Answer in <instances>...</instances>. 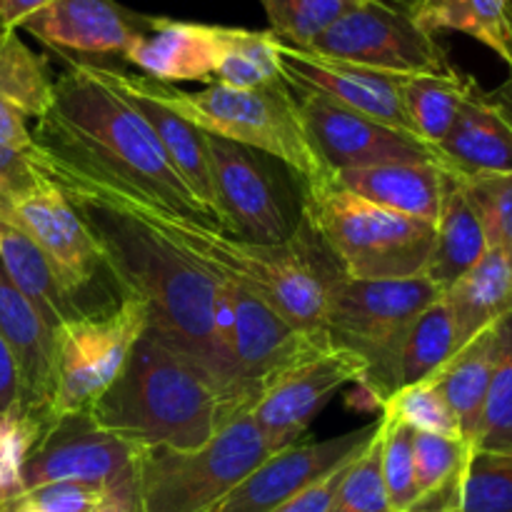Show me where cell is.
Masks as SVG:
<instances>
[{
	"label": "cell",
	"mask_w": 512,
	"mask_h": 512,
	"mask_svg": "<svg viewBox=\"0 0 512 512\" xmlns=\"http://www.w3.org/2000/svg\"><path fill=\"white\" fill-rule=\"evenodd\" d=\"M30 133L28 155L40 173L78 180L138 208L218 228L105 65L70 60L55 75L48 113L35 120Z\"/></svg>",
	"instance_id": "obj_1"
},
{
	"label": "cell",
	"mask_w": 512,
	"mask_h": 512,
	"mask_svg": "<svg viewBox=\"0 0 512 512\" xmlns=\"http://www.w3.org/2000/svg\"><path fill=\"white\" fill-rule=\"evenodd\" d=\"M55 185L70 195L93 230L125 293L148 305V328L175 353L205 370L223 393L228 423L238 418L233 373L213 333V300L218 290L213 275L105 195L75 183Z\"/></svg>",
	"instance_id": "obj_2"
},
{
	"label": "cell",
	"mask_w": 512,
	"mask_h": 512,
	"mask_svg": "<svg viewBox=\"0 0 512 512\" xmlns=\"http://www.w3.org/2000/svg\"><path fill=\"white\" fill-rule=\"evenodd\" d=\"M45 175V173H43ZM45 178L55 183H75L95 190L128 210L133 218L148 225L150 230L163 235L168 243L183 250L190 260L208 270L210 275L230 280L245 293L255 295L270 308L278 310L285 320L303 330H325V310H328V283L340 273L328 250L318 243L305 225L290 243L263 245L233 238L218 228L203 223L175 218L158 210L138 208L118 195L103 193L93 185L78 183L68 178Z\"/></svg>",
	"instance_id": "obj_3"
},
{
	"label": "cell",
	"mask_w": 512,
	"mask_h": 512,
	"mask_svg": "<svg viewBox=\"0 0 512 512\" xmlns=\"http://www.w3.org/2000/svg\"><path fill=\"white\" fill-rule=\"evenodd\" d=\"M88 413L100 428L140 448L198 450L228 423L225 398L210 375L150 328Z\"/></svg>",
	"instance_id": "obj_4"
},
{
	"label": "cell",
	"mask_w": 512,
	"mask_h": 512,
	"mask_svg": "<svg viewBox=\"0 0 512 512\" xmlns=\"http://www.w3.org/2000/svg\"><path fill=\"white\" fill-rule=\"evenodd\" d=\"M305 225L345 278L405 280L425 275L435 225L380 208L333 183H303Z\"/></svg>",
	"instance_id": "obj_5"
},
{
	"label": "cell",
	"mask_w": 512,
	"mask_h": 512,
	"mask_svg": "<svg viewBox=\"0 0 512 512\" xmlns=\"http://www.w3.org/2000/svg\"><path fill=\"white\" fill-rule=\"evenodd\" d=\"M145 85L160 103L168 105L180 118L190 120L215 138L233 140V143L273 155L290 170H295L303 183L330 178L305 133L298 98L283 78L258 85V88L208 83L203 90H193V93L158 83L148 75H145Z\"/></svg>",
	"instance_id": "obj_6"
},
{
	"label": "cell",
	"mask_w": 512,
	"mask_h": 512,
	"mask_svg": "<svg viewBox=\"0 0 512 512\" xmlns=\"http://www.w3.org/2000/svg\"><path fill=\"white\" fill-rule=\"evenodd\" d=\"M443 298V290L425 275L405 280H355L335 275L328 283L325 333L333 348L360 355L368 365L355 385L368 390L383 408L398 390L400 345L413 320Z\"/></svg>",
	"instance_id": "obj_7"
},
{
	"label": "cell",
	"mask_w": 512,
	"mask_h": 512,
	"mask_svg": "<svg viewBox=\"0 0 512 512\" xmlns=\"http://www.w3.org/2000/svg\"><path fill=\"white\" fill-rule=\"evenodd\" d=\"M273 450L250 413H240L198 450L140 448V512H210Z\"/></svg>",
	"instance_id": "obj_8"
},
{
	"label": "cell",
	"mask_w": 512,
	"mask_h": 512,
	"mask_svg": "<svg viewBox=\"0 0 512 512\" xmlns=\"http://www.w3.org/2000/svg\"><path fill=\"white\" fill-rule=\"evenodd\" d=\"M0 218L28 235L90 315L130 298L70 195L35 168V180L0 203Z\"/></svg>",
	"instance_id": "obj_9"
},
{
	"label": "cell",
	"mask_w": 512,
	"mask_h": 512,
	"mask_svg": "<svg viewBox=\"0 0 512 512\" xmlns=\"http://www.w3.org/2000/svg\"><path fill=\"white\" fill-rule=\"evenodd\" d=\"M220 230L248 243L285 245L305 220L303 180L278 158L208 135Z\"/></svg>",
	"instance_id": "obj_10"
},
{
	"label": "cell",
	"mask_w": 512,
	"mask_h": 512,
	"mask_svg": "<svg viewBox=\"0 0 512 512\" xmlns=\"http://www.w3.org/2000/svg\"><path fill=\"white\" fill-rule=\"evenodd\" d=\"M148 328V305L125 298L118 308L65 323L55 333L53 418L85 413L120 375Z\"/></svg>",
	"instance_id": "obj_11"
},
{
	"label": "cell",
	"mask_w": 512,
	"mask_h": 512,
	"mask_svg": "<svg viewBox=\"0 0 512 512\" xmlns=\"http://www.w3.org/2000/svg\"><path fill=\"white\" fill-rule=\"evenodd\" d=\"M308 50L388 75L450 70L448 53L413 15L380 0H365L325 30Z\"/></svg>",
	"instance_id": "obj_12"
},
{
	"label": "cell",
	"mask_w": 512,
	"mask_h": 512,
	"mask_svg": "<svg viewBox=\"0 0 512 512\" xmlns=\"http://www.w3.org/2000/svg\"><path fill=\"white\" fill-rule=\"evenodd\" d=\"M365 370V360L345 348L310 355L265 380L250 400L248 413L275 453L300 443L330 398L345 385L358 383Z\"/></svg>",
	"instance_id": "obj_13"
},
{
	"label": "cell",
	"mask_w": 512,
	"mask_h": 512,
	"mask_svg": "<svg viewBox=\"0 0 512 512\" xmlns=\"http://www.w3.org/2000/svg\"><path fill=\"white\" fill-rule=\"evenodd\" d=\"M298 98L305 133L330 175L348 168H368L385 163H438L433 148L415 135L345 108L328 95L313 90H293ZM443 168V165H440Z\"/></svg>",
	"instance_id": "obj_14"
},
{
	"label": "cell",
	"mask_w": 512,
	"mask_h": 512,
	"mask_svg": "<svg viewBox=\"0 0 512 512\" xmlns=\"http://www.w3.org/2000/svg\"><path fill=\"white\" fill-rule=\"evenodd\" d=\"M140 445L100 428L90 413L63 415L30 448L23 463V493L48 483L118 485L135 473Z\"/></svg>",
	"instance_id": "obj_15"
},
{
	"label": "cell",
	"mask_w": 512,
	"mask_h": 512,
	"mask_svg": "<svg viewBox=\"0 0 512 512\" xmlns=\"http://www.w3.org/2000/svg\"><path fill=\"white\" fill-rule=\"evenodd\" d=\"M220 280L228 288L235 313V415H240L248 413L250 400L265 380L333 345L325 330L298 328L260 298L230 280Z\"/></svg>",
	"instance_id": "obj_16"
},
{
	"label": "cell",
	"mask_w": 512,
	"mask_h": 512,
	"mask_svg": "<svg viewBox=\"0 0 512 512\" xmlns=\"http://www.w3.org/2000/svg\"><path fill=\"white\" fill-rule=\"evenodd\" d=\"M378 425L380 420L338 438L308 440V443L300 440L288 448L275 450L210 512H275L283 508L310 485L358 458L378 433Z\"/></svg>",
	"instance_id": "obj_17"
},
{
	"label": "cell",
	"mask_w": 512,
	"mask_h": 512,
	"mask_svg": "<svg viewBox=\"0 0 512 512\" xmlns=\"http://www.w3.org/2000/svg\"><path fill=\"white\" fill-rule=\"evenodd\" d=\"M278 68L293 90H313V93L328 95L345 108H353L368 118L415 135L405 115L403 90H400L403 75L378 73V70L328 58L313 50L293 48L280 40Z\"/></svg>",
	"instance_id": "obj_18"
},
{
	"label": "cell",
	"mask_w": 512,
	"mask_h": 512,
	"mask_svg": "<svg viewBox=\"0 0 512 512\" xmlns=\"http://www.w3.org/2000/svg\"><path fill=\"white\" fill-rule=\"evenodd\" d=\"M145 23L148 15L128 10L115 0H53L18 30H28L60 55L125 58Z\"/></svg>",
	"instance_id": "obj_19"
},
{
	"label": "cell",
	"mask_w": 512,
	"mask_h": 512,
	"mask_svg": "<svg viewBox=\"0 0 512 512\" xmlns=\"http://www.w3.org/2000/svg\"><path fill=\"white\" fill-rule=\"evenodd\" d=\"M0 335L13 353L20 373V405L30 420L48 430L55 393V333L40 320L33 305L10 283L0 265Z\"/></svg>",
	"instance_id": "obj_20"
},
{
	"label": "cell",
	"mask_w": 512,
	"mask_h": 512,
	"mask_svg": "<svg viewBox=\"0 0 512 512\" xmlns=\"http://www.w3.org/2000/svg\"><path fill=\"white\" fill-rule=\"evenodd\" d=\"M225 45V25L188 23L148 15V23L125 53V63L140 75L175 85L213 80Z\"/></svg>",
	"instance_id": "obj_21"
},
{
	"label": "cell",
	"mask_w": 512,
	"mask_h": 512,
	"mask_svg": "<svg viewBox=\"0 0 512 512\" xmlns=\"http://www.w3.org/2000/svg\"><path fill=\"white\" fill-rule=\"evenodd\" d=\"M108 68L110 80L120 88V93L140 110L145 123L153 128L155 138H158L160 148L168 155L170 165L178 170L180 178L185 180L195 198L208 208L218 223V210H215V188H213V168H210V148H208V133L193 125L190 120L180 118L178 113L160 103L145 85V75L140 73H125V70ZM220 228V223H218Z\"/></svg>",
	"instance_id": "obj_22"
},
{
	"label": "cell",
	"mask_w": 512,
	"mask_h": 512,
	"mask_svg": "<svg viewBox=\"0 0 512 512\" xmlns=\"http://www.w3.org/2000/svg\"><path fill=\"white\" fill-rule=\"evenodd\" d=\"M435 155L448 173L460 178L512 173V118L498 95L478 85Z\"/></svg>",
	"instance_id": "obj_23"
},
{
	"label": "cell",
	"mask_w": 512,
	"mask_h": 512,
	"mask_svg": "<svg viewBox=\"0 0 512 512\" xmlns=\"http://www.w3.org/2000/svg\"><path fill=\"white\" fill-rule=\"evenodd\" d=\"M445 175L438 163H385L333 173V183L380 208L438 223Z\"/></svg>",
	"instance_id": "obj_24"
},
{
	"label": "cell",
	"mask_w": 512,
	"mask_h": 512,
	"mask_svg": "<svg viewBox=\"0 0 512 512\" xmlns=\"http://www.w3.org/2000/svg\"><path fill=\"white\" fill-rule=\"evenodd\" d=\"M0 265L8 273L10 283L23 293V298L33 305L35 313L53 333H58L65 323L90 315L85 305L65 288L38 245L3 218H0Z\"/></svg>",
	"instance_id": "obj_25"
},
{
	"label": "cell",
	"mask_w": 512,
	"mask_h": 512,
	"mask_svg": "<svg viewBox=\"0 0 512 512\" xmlns=\"http://www.w3.org/2000/svg\"><path fill=\"white\" fill-rule=\"evenodd\" d=\"M455 323L458 350L512 315V253L488 248L483 258L443 293Z\"/></svg>",
	"instance_id": "obj_26"
},
{
	"label": "cell",
	"mask_w": 512,
	"mask_h": 512,
	"mask_svg": "<svg viewBox=\"0 0 512 512\" xmlns=\"http://www.w3.org/2000/svg\"><path fill=\"white\" fill-rule=\"evenodd\" d=\"M488 250L483 223L463 188V180L455 173L445 175L443 205L435 223V248L425 268V278L433 280L440 290L458 283Z\"/></svg>",
	"instance_id": "obj_27"
},
{
	"label": "cell",
	"mask_w": 512,
	"mask_h": 512,
	"mask_svg": "<svg viewBox=\"0 0 512 512\" xmlns=\"http://www.w3.org/2000/svg\"><path fill=\"white\" fill-rule=\"evenodd\" d=\"M495 363H498V333L493 328L475 335L468 345L458 350L433 378L430 385L438 388L448 408L458 418L460 433L468 443L475 445L483 420L485 400L493 383Z\"/></svg>",
	"instance_id": "obj_28"
},
{
	"label": "cell",
	"mask_w": 512,
	"mask_h": 512,
	"mask_svg": "<svg viewBox=\"0 0 512 512\" xmlns=\"http://www.w3.org/2000/svg\"><path fill=\"white\" fill-rule=\"evenodd\" d=\"M475 88L478 80L455 68L443 73L403 75L400 90L415 138L423 140L428 148H438Z\"/></svg>",
	"instance_id": "obj_29"
},
{
	"label": "cell",
	"mask_w": 512,
	"mask_h": 512,
	"mask_svg": "<svg viewBox=\"0 0 512 512\" xmlns=\"http://www.w3.org/2000/svg\"><path fill=\"white\" fill-rule=\"evenodd\" d=\"M455 353H458V340H455L453 313L445 298H440L425 308L405 333L398 368H395V385L400 390L408 385L428 383Z\"/></svg>",
	"instance_id": "obj_30"
},
{
	"label": "cell",
	"mask_w": 512,
	"mask_h": 512,
	"mask_svg": "<svg viewBox=\"0 0 512 512\" xmlns=\"http://www.w3.org/2000/svg\"><path fill=\"white\" fill-rule=\"evenodd\" d=\"M55 75L43 55L30 50L18 30L0 33V100L25 120H40L53 103Z\"/></svg>",
	"instance_id": "obj_31"
},
{
	"label": "cell",
	"mask_w": 512,
	"mask_h": 512,
	"mask_svg": "<svg viewBox=\"0 0 512 512\" xmlns=\"http://www.w3.org/2000/svg\"><path fill=\"white\" fill-rule=\"evenodd\" d=\"M415 20L433 35L440 30L470 35L500 55L510 68L508 0H425Z\"/></svg>",
	"instance_id": "obj_32"
},
{
	"label": "cell",
	"mask_w": 512,
	"mask_h": 512,
	"mask_svg": "<svg viewBox=\"0 0 512 512\" xmlns=\"http://www.w3.org/2000/svg\"><path fill=\"white\" fill-rule=\"evenodd\" d=\"M278 38L270 30L225 28V45L213 83L233 88H258L280 80Z\"/></svg>",
	"instance_id": "obj_33"
},
{
	"label": "cell",
	"mask_w": 512,
	"mask_h": 512,
	"mask_svg": "<svg viewBox=\"0 0 512 512\" xmlns=\"http://www.w3.org/2000/svg\"><path fill=\"white\" fill-rule=\"evenodd\" d=\"M270 33L285 45L308 50L345 13L365 0H260Z\"/></svg>",
	"instance_id": "obj_34"
},
{
	"label": "cell",
	"mask_w": 512,
	"mask_h": 512,
	"mask_svg": "<svg viewBox=\"0 0 512 512\" xmlns=\"http://www.w3.org/2000/svg\"><path fill=\"white\" fill-rule=\"evenodd\" d=\"M498 363L485 400L475 450L512 455V315L495 325Z\"/></svg>",
	"instance_id": "obj_35"
},
{
	"label": "cell",
	"mask_w": 512,
	"mask_h": 512,
	"mask_svg": "<svg viewBox=\"0 0 512 512\" xmlns=\"http://www.w3.org/2000/svg\"><path fill=\"white\" fill-rule=\"evenodd\" d=\"M330 512H393L383 478V438L373 435L363 453L345 470Z\"/></svg>",
	"instance_id": "obj_36"
},
{
	"label": "cell",
	"mask_w": 512,
	"mask_h": 512,
	"mask_svg": "<svg viewBox=\"0 0 512 512\" xmlns=\"http://www.w3.org/2000/svg\"><path fill=\"white\" fill-rule=\"evenodd\" d=\"M455 512H512V455L473 450Z\"/></svg>",
	"instance_id": "obj_37"
},
{
	"label": "cell",
	"mask_w": 512,
	"mask_h": 512,
	"mask_svg": "<svg viewBox=\"0 0 512 512\" xmlns=\"http://www.w3.org/2000/svg\"><path fill=\"white\" fill-rule=\"evenodd\" d=\"M415 430L400 420L383 415L380 418V438H383V478L388 488V500L393 512L408 510L418 498L415 480Z\"/></svg>",
	"instance_id": "obj_38"
},
{
	"label": "cell",
	"mask_w": 512,
	"mask_h": 512,
	"mask_svg": "<svg viewBox=\"0 0 512 512\" xmlns=\"http://www.w3.org/2000/svg\"><path fill=\"white\" fill-rule=\"evenodd\" d=\"M383 415L400 420V423H405L408 428H413L415 433L463 438L458 418H455L453 410L448 408V403H445L443 395L438 393V388L430 383L400 388L398 393H393L385 400Z\"/></svg>",
	"instance_id": "obj_39"
},
{
	"label": "cell",
	"mask_w": 512,
	"mask_h": 512,
	"mask_svg": "<svg viewBox=\"0 0 512 512\" xmlns=\"http://www.w3.org/2000/svg\"><path fill=\"white\" fill-rule=\"evenodd\" d=\"M460 180L483 223L488 248L512 253V173L473 175Z\"/></svg>",
	"instance_id": "obj_40"
},
{
	"label": "cell",
	"mask_w": 512,
	"mask_h": 512,
	"mask_svg": "<svg viewBox=\"0 0 512 512\" xmlns=\"http://www.w3.org/2000/svg\"><path fill=\"white\" fill-rule=\"evenodd\" d=\"M43 433L18 405L0 415V510L23 495V463Z\"/></svg>",
	"instance_id": "obj_41"
},
{
	"label": "cell",
	"mask_w": 512,
	"mask_h": 512,
	"mask_svg": "<svg viewBox=\"0 0 512 512\" xmlns=\"http://www.w3.org/2000/svg\"><path fill=\"white\" fill-rule=\"evenodd\" d=\"M113 488V485H110ZM110 488L88 483H48L25 490L20 498L40 512H98L108 503Z\"/></svg>",
	"instance_id": "obj_42"
},
{
	"label": "cell",
	"mask_w": 512,
	"mask_h": 512,
	"mask_svg": "<svg viewBox=\"0 0 512 512\" xmlns=\"http://www.w3.org/2000/svg\"><path fill=\"white\" fill-rule=\"evenodd\" d=\"M353 460H350V463H353ZM350 463L343 465V468H338L335 473L325 475L323 480L310 485V488L303 490L298 498H293L290 503H285L283 508H278L275 512H330V508H333L335 493H338L340 488V480H343L345 470L350 468Z\"/></svg>",
	"instance_id": "obj_43"
},
{
	"label": "cell",
	"mask_w": 512,
	"mask_h": 512,
	"mask_svg": "<svg viewBox=\"0 0 512 512\" xmlns=\"http://www.w3.org/2000/svg\"><path fill=\"white\" fill-rule=\"evenodd\" d=\"M35 180V165L28 150H13L0 145V203L15 190L25 188Z\"/></svg>",
	"instance_id": "obj_44"
},
{
	"label": "cell",
	"mask_w": 512,
	"mask_h": 512,
	"mask_svg": "<svg viewBox=\"0 0 512 512\" xmlns=\"http://www.w3.org/2000/svg\"><path fill=\"white\" fill-rule=\"evenodd\" d=\"M0 145L13 150H30V145H33L28 120L5 100H0Z\"/></svg>",
	"instance_id": "obj_45"
},
{
	"label": "cell",
	"mask_w": 512,
	"mask_h": 512,
	"mask_svg": "<svg viewBox=\"0 0 512 512\" xmlns=\"http://www.w3.org/2000/svg\"><path fill=\"white\" fill-rule=\"evenodd\" d=\"M20 405V373L13 353L0 335V415Z\"/></svg>",
	"instance_id": "obj_46"
},
{
	"label": "cell",
	"mask_w": 512,
	"mask_h": 512,
	"mask_svg": "<svg viewBox=\"0 0 512 512\" xmlns=\"http://www.w3.org/2000/svg\"><path fill=\"white\" fill-rule=\"evenodd\" d=\"M53 0H0V25L3 30H18L30 15L43 10Z\"/></svg>",
	"instance_id": "obj_47"
},
{
	"label": "cell",
	"mask_w": 512,
	"mask_h": 512,
	"mask_svg": "<svg viewBox=\"0 0 512 512\" xmlns=\"http://www.w3.org/2000/svg\"><path fill=\"white\" fill-rule=\"evenodd\" d=\"M98 512H140L135 473L130 475V478L120 480L118 485H113V488H110L108 503H105Z\"/></svg>",
	"instance_id": "obj_48"
},
{
	"label": "cell",
	"mask_w": 512,
	"mask_h": 512,
	"mask_svg": "<svg viewBox=\"0 0 512 512\" xmlns=\"http://www.w3.org/2000/svg\"><path fill=\"white\" fill-rule=\"evenodd\" d=\"M380 3H388V5H393V8H398V10H403V13H408V15H418L420 13V8H423V3L425 0H380Z\"/></svg>",
	"instance_id": "obj_49"
},
{
	"label": "cell",
	"mask_w": 512,
	"mask_h": 512,
	"mask_svg": "<svg viewBox=\"0 0 512 512\" xmlns=\"http://www.w3.org/2000/svg\"><path fill=\"white\" fill-rule=\"evenodd\" d=\"M495 95H498V100L500 103L505 105V110H508L510 113V118H512V75H510V80L505 85H500L498 90H493Z\"/></svg>",
	"instance_id": "obj_50"
},
{
	"label": "cell",
	"mask_w": 512,
	"mask_h": 512,
	"mask_svg": "<svg viewBox=\"0 0 512 512\" xmlns=\"http://www.w3.org/2000/svg\"><path fill=\"white\" fill-rule=\"evenodd\" d=\"M0 512H40V510L33 508V505H30V503H25L23 498H15L13 503L5 505V508L0 510Z\"/></svg>",
	"instance_id": "obj_51"
},
{
	"label": "cell",
	"mask_w": 512,
	"mask_h": 512,
	"mask_svg": "<svg viewBox=\"0 0 512 512\" xmlns=\"http://www.w3.org/2000/svg\"><path fill=\"white\" fill-rule=\"evenodd\" d=\"M508 28H510V53H512V0H508ZM510 75H512V63H510Z\"/></svg>",
	"instance_id": "obj_52"
},
{
	"label": "cell",
	"mask_w": 512,
	"mask_h": 512,
	"mask_svg": "<svg viewBox=\"0 0 512 512\" xmlns=\"http://www.w3.org/2000/svg\"><path fill=\"white\" fill-rule=\"evenodd\" d=\"M400 512H413V510H400Z\"/></svg>",
	"instance_id": "obj_53"
},
{
	"label": "cell",
	"mask_w": 512,
	"mask_h": 512,
	"mask_svg": "<svg viewBox=\"0 0 512 512\" xmlns=\"http://www.w3.org/2000/svg\"><path fill=\"white\" fill-rule=\"evenodd\" d=\"M0 33H3V25H0Z\"/></svg>",
	"instance_id": "obj_54"
}]
</instances>
